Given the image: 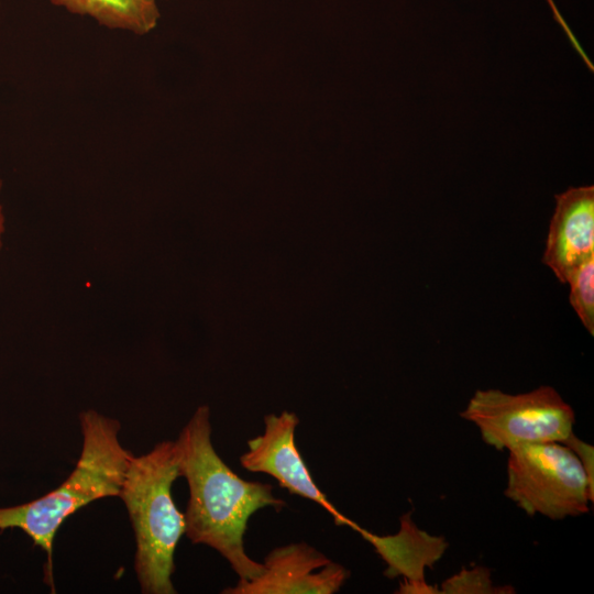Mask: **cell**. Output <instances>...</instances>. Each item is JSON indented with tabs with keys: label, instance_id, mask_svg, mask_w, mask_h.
<instances>
[{
	"label": "cell",
	"instance_id": "6da1fadb",
	"mask_svg": "<svg viewBox=\"0 0 594 594\" xmlns=\"http://www.w3.org/2000/svg\"><path fill=\"white\" fill-rule=\"evenodd\" d=\"M211 432L210 409L202 405L175 440L179 476L189 488L185 535L191 543L219 552L239 580H252L264 566L244 548L249 518L265 507L279 512L286 503L273 494L271 484L246 481L234 473L213 448Z\"/></svg>",
	"mask_w": 594,
	"mask_h": 594
},
{
	"label": "cell",
	"instance_id": "7a4b0ae2",
	"mask_svg": "<svg viewBox=\"0 0 594 594\" xmlns=\"http://www.w3.org/2000/svg\"><path fill=\"white\" fill-rule=\"evenodd\" d=\"M79 424L81 451L68 477L37 499L0 508V529H22L47 553L50 562L62 522L91 502L119 497L133 457L120 442L119 420L89 409L80 413Z\"/></svg>",
	"mask_w": 594,
	"mask_h": 594
},
{
	"label": "cell",
	"instance_id": "3957f363",
	"mask_svg": "<svg viewBox=\"0 0 594 594\" xmlns=\"http://www.w3.org/2000/svg\"><path fill=\"white\" fill-rule=\"evenodd\" d=\"M179 476L175 441L163 440L147 453L132 457L119 497L135 538L134 570L144 594H174V556L185 534V516L172 486Z\"/></svg>",
	"mask_w": 594,
	"mask_h": 594
},
{
	"label": "cell",
	"instance_id": "277c9868",
	"mask_svg": "<svg viewBox=\"0 0 594 594\" xmlns=\"http://www.w3.org/2000/svg\"><path fill=\"white\" fill-rule=\"evenodd\" d=\"M504 494L529 515L564 519L588 512L584 469L561 442L525 443L510 448Z\"/></svg>",
	"mask_w": 594,
	"mask_h": 594
},
{
	"label": "cell",
	"instance_id": "5b68a950",
	"mask_svg": "<svg viewBox=\"0 0 594 594\" xmlns=\"http://www.w3.org/2000/svg\"><path fill=\"white\" fill-rule=\"evenodd\" d=\"M480 430L485 443L509 450L525 443L563 442L572 432L575 414L551 386L507 394L479 389L460 413Z\"/></svg>",
	"mask_w": 594,
	"mask_h": 594
},
{
	"label": "cell",
	"instance_id": "8992f818",
	"mask_svg": "<svg viewBox=\"0 0 594 594\" xmlns=\"http://www.w3.org/2000/svg\"><path fill=\"white\" fill-rule=\"evenodd\" d=\"M263 435L248 441L249 450L240 457L241 465L254 473L273 476L290 494L310 499L331 516L337 525L359 526L343 516L318 488L295 443V430L299 424L296 414L283 411L264 417Z\"/></svg>",
	"mask_w": 594,
	"mask_h": 594
},
{
	"label": "cell",
	"instance_id": "52a82bcc",
	"mask_svg": "<svg viewBox=\"0 0 594 594\" xmlns=\"http://www.w3.org/2000/svg\"><path fill=\"white\" fill-rule=\"evenodd\" d=\"M263 572L252 580H239L224 594H333L350 576L343 565L306 542L273 549L265 557Z\"/></svg>",
	"mask_w": 594,
	"mask_h": 594
},
{
	"label": "cell",
	"instance_id": "ba28073f",
	"mask_svg": "<svg viewBox=\"0 0 594 594\" xmlns=\"http://www.w3.org/2000/svg\"><path fill=\"white\" fill-rule=\"evenodd\" d=\"M542 262L561 283L594 256V186L570 187L556 195Z\"/></svg>",
	"mask_w": 594,
	"mask_h": 594
},
{
	"label": "cell",
	"instance_id": "9c48e42d",
	"mask_svg": "<svg viewBox=\"0 0 594 594\" xmlns=\"http://www.w3.org/2000/svg\"><path fill=\"white\" fill-rule=\"evenodd\" d=\"M358 532L386 562L384 574L388 578L404 575L407 580H425L424 568L431 566L441 558L448 546L443 538L419 530L410 513L400 518V529L395 535L377 536L361 527Z\"/></svg>",
	"mask_w": 594,
	"mask_h": 594
},
{
	"label": "cell",
	"instance_id": "30bf717a",
	"mask_svg": "<svg viewBox=\"0 0 594 594\" xmlns=\"http://www.w3.org/2000/svg\"><path fill=\"white\" fill-rule=\"evenodd\" d=\"M48 1L70 13L90 16L108 29L128 31L136 35L152 32L161 18L157 0Z\"/></svg>",
	"mask_w": 594,
	"mask_h": 594
},
{
	"label": "cell",
	"instance_id": "8fae6325",
	"mask_svg": "<svg viewBox=\"0 0 594 594\" xmlns=\"http://www.w3.org/2000/svg\"><path fill=\"white\" fill-rule=\"evenodd\" d=\"M569 300L585 329L594 334V256L569 275Z\"/></svg>",
	"mask_w": 594,
	"mask_h": 594
},
{
	"label": "cell",
	"instance_id": "7c38bea8",
	"mask_svg": "<svg viewBox=\"0 0 594 594\" xmlns=\"http://www.w3.org/2000/svg\"><path fill=\"white\" fill-rule=\"evenodd\" d=\"M441 593H497L491 580V572L483 566H475L472 570H462L460 573L446 580L441 585Z\"/></svg>",
	"mask_w": 594,
	"mask_h": 594
},
{
	"label": "cell",
	"instance_id": "4fadbf2b",
	"mask_svg": "<svg viewBox=\"0 0 594 594\" xmlns=\"http://www.w3.org/2000/svg\"><path fill=\"white\" fill-rule=\"evenodd\" d=\"M570 448L581 462L587 479L591 502L594 501V449L591 444L580 440L573 432L561 442Z\"/></svg>",
	"mask_w": 594,
	"mask_h": 594
},
{
	"label": "cell",
	"instance_id": "5bb4252c",
	"mask_svg": "<svg viewBox=\"0 0 594 594\" xmlns=\"http://www.w3.org/2000/svg\"><path fill=\"white\" fill-rule=\"evenodd\" d=\"M397 593H440L436 587L428 585L425 580H407L399 584Z\"/></svg>",
	"mask_w": 594,
	"mask_h": 594
},
{
	"label": "cell",
	"instance_id": "9a60e30c",
	"mask_svg": "<svg viewBox=\"0 0 594 594\" xmlns=\"http://www.w3.org/2000/svg\"><path fill=\"white\" fill-rule=\"evenodd\" d=\"M1 189H2V180L0 178V193H1ZM4 232H6V216H4L3 207L0 202V253L3 246Z\"/></svg>",
	"mask_w": 594,
	"mask_h": 594
}]
</instances>
